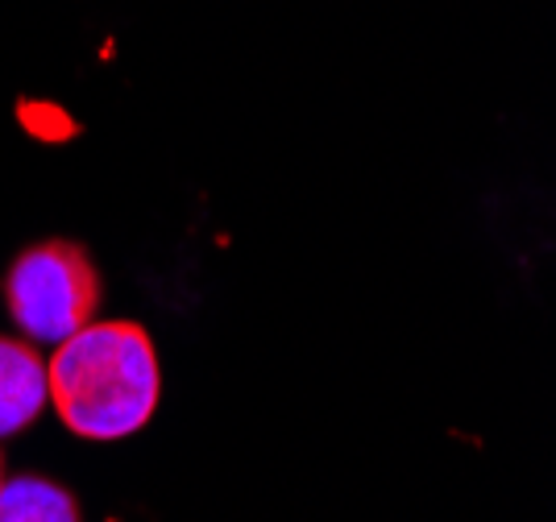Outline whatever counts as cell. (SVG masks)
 Returning a JSON list of instances; mask_svg holds the SVG:
<instances>
[{
	"label": "cell",
	"instance_id": "1",
	"mask_svg": "<svg viewBox=\"0 0 556 522\" xmlns=\"http://www.w3.org/2000/svg\"><path fill=\"white\" fill-rule=\"evenodd\" d=\"M163 398V369L150 332L134 319H92L54 344L47 407L79 440L113 444L141 432Z\"/></svg>",
	"mask_w": 556,
	"mask_h": 522
},
{
	"label": "cell",
	"instance_id": "2",
	"mask_svg": "<svg viewBox=\"0 0 556 522\" xmlns=\"http://www.w3.org/2000/svg\"><path fill=\"white\" fill-rule=\"evenodd\" d=\"M104 282L84 245L67 237L38 241L13 257L4 273L9 316L34 344H63L100 311Z\"/></svg>",
	"mask_w": 556,
	"mask_h": 522
},
{
	"label": "cell",
	"instance_id": "4",
	"mask_svg": "<svg viewBox=\"0 0 556 522\" xmlns=\"http://www.w3.org/2000/svg\"><path fill=\"white\" fill-rule=\"evenodd\" d=\"M0 522H84L71 489L47 478H4Z\"/></svg>",
	"mask_w": 556,
	"mask_h": 522
},
{
	"label": "cell",
	"instance_id": "5",
	"mask_svg": "<svg viewBox=\"0 0 556 522\" xmlns=\"http://www.w3.org/2000/svg\"><path fill=\"white\" fill-rule=\"evenodd\" d=\"M0 485H4V456H0Z\"/></svg>",
	"mask_w": 556,
	"mask_h": 522
},
{
	"label": "cell",
	"instance_id": "3",
	"mask_svg": "<svg viewBox=\"0 0 556 522\" xmlns=\"http://www.w3.org/2000/svg\"><path fill=\"white\" fill-rule=\"evenodd\" d=\"M47 410V357L25 336H0V440Z\"/></svg>",
	"mask_w": 556,
	"mask_h": 522
}]
</instances>
